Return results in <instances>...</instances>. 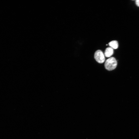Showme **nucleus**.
I'll return each instance as SVG.
<instances>
[{
	"instance_id": "nucleus-1",
	"label": "nucleus",
	"mask_w": 139,
	"mask_h": 139,
	"mask_svg": "<svg viewBox=\"0 0 139 139\" xmlns=\"http://www.w3.org/2000/svg\"><path fill=\"white\" fill-rule=\"evenodd\" d=\"M117 65V62L115 58L110 57L106 60L104 66L105 68L108 71H112L115 69Z\"/></svg>"
},
{
	"instance_id": "nucleus-2",
	"label": "nucleus",
	"mask_w": 139,
	"mask_h": 139,
	"mask_svg": "<svg viewBox=\"0 0 139 139\" xmlns=\"http://www.w3.org/2000/svg\"><path fill=\"white\" fill-rule=\"evenodd\" d=\"M94 58L99 63H102L105 61V55L100 50H97L94 54Z\"/></svg>"
},
{
	"instance_id": "nucleus-3",
	"label": "nucleus",
	"mask_w": 139,
	"mask_h": 139,
	"mask_svg": "<svg viewBox=\"0 0 139 139\" xmlns=\"http://www.w3.org/2000/svg\"><path fill=\"white\" fill-rule=\"evenodd\" d=\"M113 49L110 47H108L105 49L104 55L107 57H109L113 54Z\"/></svg>"
},
{
	"instance_id": "nucleus-4",
	"label": "nucleus",
	"mask_w": 139,
	"mask_h": 139,
	"mask_svg": "<svg viewBox=\"0 0 139 139\" xmlns=\"http://www.w3.org/2000/svg\"><path fill=\"white\" fill-rule=\"evenodd\" d=\"M108 44L110 47L113 49H116L118 46V42L116 40H113L110 42Z\"/></svg>"
},
{
	"instance_id": "nucleus-5",
	"label": "nucleus",
	"mask_w": 139,
	"mask_h": 139,
	"mask_svg": "<svg viewBox=\"0 0 139 139\" xmlns=\"http://www.w3.org/2000/svg\"><path fill=\"white\" fill-rule=\"evenodd\" d=\"M136 5L139 7V0H137L136 1Z\"/></svg>"
}]
</instances>
